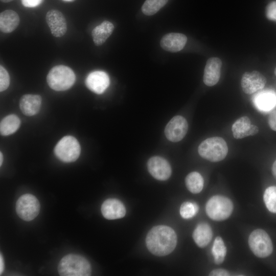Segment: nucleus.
I'll use <instances>...</instances> for the list:
<instances>
[{
	"mask_svg": "<svg viewBox=\"0 0 276 276\" xmlns=\"http://www.w3.org/2000/svg\"><path fill=\"white\" fill-rule=\"evenodd\" d=\"M46 22L52 35L56 37L63 36L67 31V25L63 14L57 10L49 11L45 16Z\"/></svg>",
	"mask_w": 276,
	"mask_h": 276,
	"instance_id": "obj_12",
	"label": "nucleus"
},
{
	"mask_svg": "<svg viewBox=\"0 0 276 276\" xmlns=\"http://www.w3.org/2000/svg\"><path fill=\"white\" fill-rule=\"evenodd\" d=\"M80 146L77 140L73 136L62 137L56 144L54 152L56 157L65 163L76 160L80 154Z\"/></svg>",
	"mask_w": 276,
	"mask_h": 276,
	"instance_id": "obj_7",
	"label": "nucleus"
},
{
	"mask_svg": "<svg viewBox=\"0 0 276 276\" xmlns=\"http://www.w3.org/2000/svg\"><path fill=\"white\" fill-rule=\"evenodd\" d=\"M58 271L61 276H88L91 272L89 262L77 254H68L59 262Z\"/></svg>",
	"mask_w": 276,
	"mask_h": 276,
	"instance_id": "obj_2",
	"label": "nucleus"
},
{
	"mask_svg": "<svg viewBox=\"0 0 276 276\" xmlns=\"http://www.w3.org/2000/svg\"><path fill=\"white\" fill-rule=\"evenodd\" d=\"M209 275L211 276H227L229 275V272L223 269H217L212 271Z\"/></svg>",
	"mask_w": 276,
	"mask_h": 276,
	"instance_id": "obj_33",
	"label": "nucleus"
},
{
	"mask_svg": "<svg viewBox=\"0 0 276 276\" xmlns=\"http://www.w3.org/2000/svg\"><path fill=\"white\" fill-rule=\"evenodd\" d=\"M20 21L18 14L12 10H6L0 14V30L5 33L14 31Z\"/></svg>",
	"mask_w": 276,
	"mask_h": 276,
	"instance_id": "obj_20",
	"label": "nucleus"
},
{
	"mask_svg": "<svg viewBox=\"0 0 276 276\" xmlns=\"http://www.w3.org/2000/svg\"><path fill=\"white\" fill-rule=\"evenodd\" d=\"M266 82V78L258 71L245 72L242 75L241 85L246 94H252L262 89Z\"/></svg>",
	"mask_w": 276,
	"mask_h": 276,
	"instance_id": "obj_11",
	"label": "nucleus"
},
{
	"mask_svg": "<svg viewBox=\"0 0 276 276\" xmlns=\"http://www.w3.org/2000/svg\"><path fill=\"white\" fill-rule=\"evenodd\" d=\"M274 74L276 76V67H275V68L274 70Z\"/></svg>",
	"mask_w": 276,
	"mask_h": 276,
	"instance_id": "obj_38",
	"label": "nucleus"
},
{
	"mask_svg": "<svg viewBox=\"0 0 276 276\" xmlns=\"http://www.w3.org/2000/svg\"><path fill=\"white\" fill-rule=\"evenodd\" d=\"M147 168L150 174L157 180H166L171 174V168L169 163L160 156L151 157L147 162Z\"/></svg>",
	"mask_w": 276,
	"mask_h": 276,
	"instance_id": "obj_10",
	"label": "nucleus"
},
{
	"mask_svg": "<svg viewBox=\"0 0 276 276\" xmlns=\"http://www.w3.org/2000/svg\"><path fill=\"white\" fill-rule=\"evenodd\" d=\"M40 203L37 198L31 194L21 195L16 203V211L22 220L30 221L39 214Z\"/></svg>",
	"mask_w": 276,
	"mask_h": 276,
	"instance_id": "obj_8",
	"label": "nucleus"
},
{
	"mask_svg": "<svg viewBox=\"0 0 276 276\" xmlns=\"http://www.w3.org/2000/svg\"><path fill=\"white\" fill-rule=\"evenodd\" d=\"M198 151L202 158L212 162H218L225 158L228 153V147L222 137H212L200 143Z\"/></svg>",
	"mask_w": 276,
	"mask_h": 276,
	"instance_id": "obj_3",
	"label": "nucleus"
},
{
	"mask_svg": "<svg viewBox=\"0 0 276 276\" xmlns=\"http://www.w3.org/2000/svg\"><path fill=\"white\" fill-rule=\"evenodd\" d=\"M13 0H1V2H4V3H8V2H10L11 1H12Z\"/></svg>",
	"mask_w": 276,
	"mask_h": 276,
	"instance_id": "obj_37",
	"label": "nucleus"
},
{
	"mask_svg": "<svg viewBox=\"0 0 276 276\" xmlns=\"http://www.w3.org/2000/svg\"><path fill=\"white\" fill-rule=\"evenodd\" d=\"M177 236L169 226L157 225L148 233L146 243L148 250L157 256H165L171 253L177 244Z\"/></svg>",
	"mask_w": 276,
	"mask_h": 276,
	"instance_id": "obj_1",
	"label": "nucleus"
},
{
	"mask_svg": "<svg viewBox=\"0 0 276 276\" xmlns=\"http://www.w3.org/2000/svg\"><path fill=\"white\" fill-rule=\"evenodd\" d=\"M272 173L274 177L276 179V160L274 161L272 166Z\"/></svg>",
	"mask_w": 276,
	"mask_h": 276,
	"instance_id": "obj_35",
	"label": "nucleus"
},
{
	"mask_svg": "<svg viewBox=\"0 0 276 276\" xmlns=\"http://www.w3.org/2000/svg\"><path fill=\"white\" fill-rule=\"evenodd\" d=\"M253 103L261 111H269L276 106V94L271 90L260 91L255 95Z\"/></svg>",
	"mask_w": 276,
	"mask_h": 276,
	"instance_id": "obj_18",
	"label": "nucleus"
},
{
	"mask_svg": "<svg viewBox=\"0 0 276 276\" xmlns=\"http://www.w3.org/2000/svg\"><path fill=\"white\" fill-rule=\"evenodd\" d=\"M20 121L15 114H10L5 117L0 123V132L4 136L14 133L19 127Z\"/></svg>",
	"mask_w": 276,
	"mask_h": 276,
	"instance_id": "obj_23",
	"label": "nucleus"
},
{
	"mask_svg": "<svg viewBox=\"0 0 276 276\" xmlns=\"http://www.w3.org/2000/svg\"><path fill=\"white\" fill-rule=\"evenodd\" d=\"M101 210L104 217L108 220L120 219L126 214V209L123 203L114 198L105 200L102 204Z\"/></svg>",
	"mask_w": 276,
	"mask_h": 276,
	"instance_id": "obj_15",
	"label": "nucleus"
},
{
	"mask_svg": "<svg viewBox=\"0 0 276 276\" xmlns=\"http://www.w3.org/2000/svg\"><path fill=\"white\" fill-rule=\"evenodd\" d=\"M213 232L211 226L206 223L198 224L193 233V238L200 247H205L211 241Z\"/></svg>",
	"mask_w": 276,
	"mask_h": 276,
	"instance_id": "obj_21",
	"label": "nucleus"
},
{
	"mask_svg": "<svg viewBox=\"0 0 276 276\" xmlns=\"http://www.w3.org/2000/svg\"><path fill=\"white\" fill-rule=\"evenodd\" d=\"M188 124L181 116L174 117L167 124L165 129L167 139L172 142L181 141L188 131Z\"/></svg>",
	"mask_w": 276,
	"mask_h": 276,
	"instance_id": "obj_9",
	"label": "nucleus"
},
{
	"mask_svg": "<svg viewBox=\"0 0 276 276\" xmlns=\"http://www.w3.org/2000/svg\"><path fill=\"white\" fill-rule=\"evenodd\" d=\"M198 206L194 202L186 201L180 208V214L184 219H189L194 217L198 211Z\"/></svg>",
	"mask_w": 276,
	"mask_h": 276,
	"instance_id": "obj_28",
	"label": "nucleus"
},
{
	"mask_svg": "<svg viewBox=\"0 0 276 276\" xmlns=\"http://www.w3.org/2000/svg\"><path fill=\"white\" fill-rule=\"evenodd\" d=\"M42 0H21L22 4L26 7H35L39 5Z\"/></svg>",
	"mask_w": 276,
	"mask_h": 276,
	"instance_id": "obj_32",
	"label": "nucleus"
},
{
	"mask_svg": "<svg viewBox=\"0 0 276 276\" xmlns=\"http://www.w3.org/2000/svg\"><path fill=\"white\" fill-rule=\"evenodd\" d=\"M185 183L189 191L192 193L197 194L202 191L204 181L200 173L197 172H192L186 176Z\"/></svg>",
	"mask_w": 276,
	"mask_h": 276,
	"instance_id": "obj_24",
	"label": "nucleus"
},
{
	"mask_svg": "<svg viewBox=\"0 0 276 276\" xmlns=\"http://www.w3.org/2000/svg\"><path fill=\"white\" fill-rule=\"evenodd\" d=\"M76 76L68 66L58 65L52 68L47 77L49 86L56 91H64L71 88L74 84Z\"/></svg>",
	"mask_w": 276,
	"mask_h": 276,
	"instance_id": "obj_4",
	"label": "nucleus"
},
{
	"mask_svg": "<svg viewBox=\"0 0 276 276\" xmlns=\"http://www.w3.org/2000/svg\"><path fill=\"white\" fill-rule=\"evenodd\" d=\"M42 99L38 95L26 94L21 97L19 107L22 113L27 116L36 114L41 107Z\"/></svg>",
	"mask_w": 276,
	"mask_h": 276,
	"instance_id": "obj_19",
	"label": "nucleus"
},
{
	"mask_svg": "<svg viewBox=\"0 0 276 276\" xmlns=\"http://www.w3.org/2000/svg\"><path fill=\"white\" fill-rule=\"evenodd\" d=\"M266 15L268 19L276 21V1L271 2L267 6Z\"/></svg>",
	"mask_w": 276,
	"mask_h": 276,
	"instance_id": "obj_30",
	"label": "nucleus"
},
{
	"mask_svg": "<svg viewBox=\"0 0 276 276\" xmlns=\"http://www.w3.org/2000/svg\"><path fill=\"white\" fill-rule=\"evenodd\" d=\"M232 130L234 137L237 139H240L256 135L259 131V128L257 126L251 124L248 117L244 116L234 122L232 125Z\"/></svg>",
	"mask_w": 276,
	"mask_h": 276,
	"instance_id": "obj_16",
	"label": "nucleus"
},
{
	"mask_svg": "<svg viewBox=\"0 0 276 276\" xmlns=\"http://www.w3.org/2000/svg\"><path fill=\"white\" fill-rule=\"evenodd\" d=\"M114 30L113 25L110 21H104L96 27L91 32L93 41L96 45L103 44Z\"/></svg>",
	"mask_w": 276,
	"mask_h": 276,
	"instance_id": "obj_22",
	"label": "nucleus"
},
{
	"mask_svg": "<svg viewBox=\"0 0 276 276\" xmlns=\"http://www.w3.org/2000/svg\"><path fill=\"white\" fill-rule=\"evenodd\" d=\"M187 41V37L185 35L178 33H170L162 37L160 44L164 50L174 53L181 50Z\"/></svg>",
	"mask_w": 276,
	"mask_h": 276,
	"instance_id": "obj_17",
	"label": "nucleus"
},
{
	"mask_svg": "<svg viewBox=\"0 0 276 276\" xmlns=\"http://www.w3.org/2000/svg\"><path fill=\"white\" fill-rule=\"evenodd\" d=\"M87 87L91 91L97 94L103 93L109 85V78L104 72L97 71L91 72L85 80Z\"/></svg>",
	"mask_w": 276,
	"mask_h": 276,
	"instance_id": "obj_13",
	"label": "nucleus"
},
{
	"mask_svg": "<svg viewBox=\"0 0 276 276\" xmlns=\"http://www.w3.org/2000/svg\"><path fill=\"white\" fill-rule=\"evenodd\" d=\"M268 124L270 128L276 131V110L272 111L268 118Z\"/></svg>",
	"mask_w": 276,
	"mask_h": 276,
	"instance_id": "obj_31",
	"label": "nucleus"
},
{
	"mask_svg": "<svg viewBox=\"0 0 276 276\" xmlns=\"http://www.w3.org/2000/svg\"><path fill=\"white\" fill-rule=\"evenodd\" d=\"M10 84V76L7 70L0 65V91L7 89Z\"/></svg>",
	"mask_w": 276,
	"mask_h": 276,
	"instance_id": "obj_29",
	"label": "nucleus"
},
{
	"mask_svg": "<svg viewBox=\"0 0 276 276\" xmlns=\"http://www.w3.org/2000/svg\"><path fill=\"white\" fill-rule=\"evenodd\" d=\"M4 261L3 257V256L2 255V253L0 254V274L1 275L3 273L4 270Z\"/></svg>",
	"mask_w": 276,
	"mask_h": 276,
	"instance_id": "obj_34",
	"label": "nucleus"
},
{
	"mask_svg": "<svg viewBox=\"0 0 276 276\" xmlns=\"http://www.w3.org/2000/svg\"><path fill=\"white\" fill-rule=\"evenodd\" d=\"M263 200L267 209L276 213V186H270L265 190Z\"/></svg>",
	"mask_w": 276,
	"mask_h": 276,
	"instance_id": "obj_27",
	"label": "nucleus"
},
{
	"mask_svg": "<svg viewBox=\"0 0 276 276\" xmlns=\"http://www.w3.org/2000/svg\"><path fill=\"white\" fill-rule=\"evenodd\" d=\"M222 65L221 60L217 57L209 58L204 70L203 82L208 86L216 84L219 80Z\"/></svg>",
	"mask_w": 276,
	"mask_h": 276,
	"instance_id": "obj_14",
	"label": "nucleus"
},
{
	"mask_svg": "<svg viewBox=\"0 0 276 276\" xmlns=\"http://www.w3.org/2000/svg\"><path fill=\"white\" fill-rule=\"evenodd\" d=\"M249 246L254 254L259 258H266L273 251V245L268 234L263 229H256L250 234Z\"/></svg>",
	"mask_w": 276,
	"mask_h": 276,
	"instance_id": "obj_6",
	"label": "nucleus"
},
{
	"mask_svg": "<svg viewBox=\"0 0 276 276\" xmlns=\"http://www.w3.org/2000/svg\"><path fill=\"white\" fill-rule=\"evenodd\" d=\"M168 0H146L142 7V12L148 16L157 12L167 3Z\"/></svg>",
	"mask_w": 276,
	"mask_h": 276,
	"instance_id": "obj_26",
	"label": "nucleus"
},
{
	"mask_svg": "<svg viewBox=\"0 0 276 276\" xmlns=\"http://www.w3.org/2000/svg\"><path fill=\"white\" fill-rule=\"evenodd\" d=\"M3 154L2 152L0 153V165L2 166V164L3 163Z\"/></svg>",
	"mask_w": 276,
	"mask_h": 276,
	"instance_id": "obj_36",
	"label": "nucleus"
},
{
	"mask_svg": "<svg viewBox=\"0 0 276 276\" xmlns=\"http://www.w3.org/2000/svg\"><path fill=\"white\" fill-rule=\"evenodd\" d=\"M64 1H72V0H64Z\"/></svg>",
	"mask_w": 276,
	"mask_h": 276,
	"instance_id": "obj_39",
	"label": "nucleus"
},
{
	"mask_svg": "<svg viewBox=\"0 0 276 276\" xmlns=\"http://www.w3.org/2000/svg\"><path fill=\"white\" fill-rule=\"evenodd\" d=\"M212 252L216 264H220L223 262L226 254V248L221 237H217L215 239Z\"/></svg>",
	"mask_w": 276,
	"mask_h": 276,
	"instance_id": "obj_25",
	"label": "nucleus"
},
{
	"mask_svg": "<svg viewBox=\"0 0 276 276\" xmlns=\"http://www.w3.org/2000/svg\"><path fill=\"white\" fill-rule=\"evenodd\" d=\"M205 211L211 219L216 221H222L231 216L233 211V204L227 197L216 195L208 201Z\"/></svg>",
	"mask_w": 276,
	"mask_h": 276,
	"instance_id": "obj_5",
	"label": "nucleus"
}]
</instances>
